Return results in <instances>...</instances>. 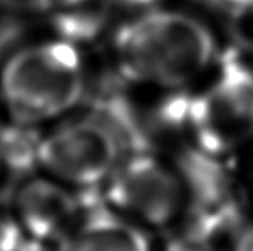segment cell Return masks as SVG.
Here are the masks:
<instances>
[{"mask_svg":"<svg viewBox=\"0 0 253 251\" xmlns=\"http://www.w3.org/2000/svg\"><path fill=\"white\" fill-rule=\"evenodd\" d=\"M176 173L188 197V224L184 229L223 242L244 226L242 203L236 181L221 155L197 146L176 157Z\"/></svg>","mask_w":253,"mask_h":251,"instance_id":"8992f818","label":"cell"},{"mask_svg":"<svg viewBox=\"0 0 253 251\" xmlns=\"http://www.w3.org/2000/svg\"><path fill=\"white\" fill-rule=\"evenodd\" d=\"M28 234L16 219L0 216V251H19Z\"/></svg>","mask_w":253,"mask_h":251,"instance_id":"4fadbf2b","label":"cell"},{"mask_svg":"<svg viewBox=\"0 0 253 251\" xmlns=\"http://www.w3.org/2000/svg\"><path fill=\"white\" fill-rule=\"evenodd\" d=\"M90 189H76L55 178H36L16 195V221L32 239L58 243L93 208L104 205L90 202ZM108 205V203H106Z\"/></svg>","mask_w":253,"mask_h":251,"instance_id":"52a82bcc","label":"cell"},{"mask_svg":"<svg viewBox=\"0 0 253 251\" xmlns=\"http://www.w3.org/2000/svg\"><path fill=\"white\" fill-rule=\"evenodd\" d=\"M42 138L34 125L13 122L0 127V165L6 171L26 175L41 168Z\"/></svg>","mask_w":253,"mask_h":251,"instance_id":"9c48e42d","label":"cell"},{"mask_svg":"<svg viewBox=\"0 0 253 251\" xmlns=\"http://www.w3.org/2000/svg\"><path fill=\"white\" fill-rule=\"evenodd\" d=\"M211 5L218 6V8L224 10L228 13L229 10H234L237 6H242V5H247V3H252L253 0H207Z\"/></svg>","mask_w":253,"mask_h":251,"instance_id":"9a60e30c","label":"cell"},{"mask_svg":"<svg viewBox=\"0 0 253 251\" xmlns=\"http://www.w3.org/2000/svg\"><path fill=\"white\" fill-rule=\"evenodd\" d=\"M232 251H253V222L244 224L232 237Z\"/></svg>","mask_w":253,"mask_h":251,"instance_id":"5bb4252c","label":"cell"},{"mask_svg":"<svg viewBox=\"0 0 253 251\" xmlns=\"http://www.w3.org/2000/svg\"><path fill=\"white\" fill-rule=\"evenodd\" d=\"M164 251H226L221 242L210 239L192 230L183 229V232L170 237L165 243Z\"/></svg>","mask_w":253,"mask_h":251,"instance_id":"7c38bea8","label":"cell"},{"mask_svg":"<svg viewBox=\"0 0 253 251\" xmlns=\"http://www.w3.org/2000/svg\"><path fill=\"white\" fill-rule=\"evenodd\" d=\"M183 100V128L196 146L224 155L253 140V69L236 53L223 58L207 90Z\"/></svg>","mask_w":253,"mask_h":251,"instance_id":"3957f363","label":"cell"},{"mask_svg":"<svg viewBox=\"0 0 253 251\" xmlns=\"http://www.w3.org/2000/svg\"><path fill=\"white\" fill-rule=\"evenodd\" d=\"M111 2L125 6H148L151 3H156L157 0H111Z\"/></svg>","mask_w":253,"mask_h":251,"instance_id":"2e32d148","label":"cell"},{"mask_svg":"<svg viewBox=\"0 0 253 251\" xmlns=\"http://www.w3.org/2000/svg\"><path fill=\"white\" fill-rule=\"evenodd\" d=\"M114 50L122 77L176 88L210 64L215 40L199 19L159 10L121 26L114 36Z\"/></svg>","mask_w":253,"mask_h":251,"instance_id":"6da1fadb","label":"cell"},{"mask_svg":"<svg viewBox=\"0 0 253 251\" xmlns=\"http://www.w3.org/2000/svg\"><path fill=\"white\" fill-rule=\"evenodd\" d=\"M56 251H152L143 226L108 205L88 211L61 240Z\"/></svg>","mask_w":253,"mask_h":251,"instance_id":"ba28073f","label":"cell"},{"mask_svg":"<svg viewBox=\"0 0 253 251\" xmlns=\"http://www.w3.org/2000/svg\"><path fill=\"white\" fill-rule=\"evenodd\" d=\"M26 31L28 24L15 11H0V63L23 40Z\"/></svg>","mask_w":253,"mask_h":251,"instance_id":"8fae6325","label":"cell"},{"mask_svg":"<svg viewBox=\"0 0 253 251\" xmlns=\"http://www.w3.org/2000/svg\"><path fill=\"white\" fill-rule=\"evenodd\" d=\"M125 149L119 136L98 117L72 118L42 138L39 163L46 175L74 189L103 186Z\"/></svg>","mask_w":253,"mask_h":251,"instance_id":"277c9868","label":"cell"},{"mask_svg":"<svg viewBox=\"0 0 253 251\" xmlns=\"http://www.w3.org/2000/svg\"><path fill=\"white\" fill-rule=\"evenodd\" d=\"M0 87L13 122L36 125L82 103L86 80L76 45L56 40L13 53Z\"/></svg>","mask_w":253,"mask_h":251,"instance_id":"7a4b0ae2","label":"cell"},{"mask_svg":"<svg viewBox=\"0 0 253 251\" xmlns=\"http://www.w3.org/2000/svg\"><path fill=\"white\" fill-rule=\"evenodd\" d=\"M111 3H93L58 10L51 15V26L61 40L72 45L91 43L104 31Z\"/></svg>","mask_w":253,"mask_h":251,"instance_id":"30bf717a","label":"cell"},{"mask_svg":"<svg viewBox=\"0 0 253 251\" xmlns=\"http://www.w3.org/2000/svg\"><path fill=\"white\" fill-rule=\"evenodd\" d=\"M0 170H2V165H0Z\"/></svg>","mask_w":253,"mask_h":251,"instance_id":"e0dca14e","label":"cell"},{"mask_svg":"<svg viewBox=\"0 0 253 251\" xmlns=\"http://www.w3.org/2000/svg\"><path fill=\"white\" fill-rule=\"evenodd\" d=\"M103 186L108 207L139 226H169L186 200L176 170L151 152L125 155Z\"/></svg>","mask_w":253,"mask_h":251,"instance_id":"5b68a950","label":"cell"}]
</instances>
